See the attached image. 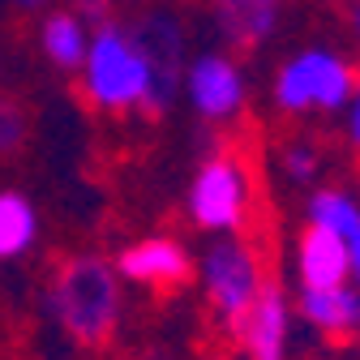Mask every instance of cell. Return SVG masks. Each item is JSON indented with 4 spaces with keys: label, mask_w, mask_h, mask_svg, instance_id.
<instances>
[{
    "label": "cell",
    "mask_w": 360,
    "mask_h": 360,
    "mask_svg": "<svg viewBox=\"0 0 360 360\" xmlns=\"http://www.w3.org/2000/svg\"><path fill=\"white\" fill-rule=\"evenodd\" d=\"M249 167L236 150L219 146L202 159L189 185V219L202 232L236 236L249 219Z\"/></svg>",
    "instance_id": "cell-5"
},
{
    "label": "cell",
    "mask_w": 360,
    "mask_h": 360,
    "mask_svg": "<svg viewBox=\"0 0 360 360\" xmlns=\"http://www.w3.org/2000/svg\"><path fill=\"white\" fill-rule=\"evenodd\" d=\"M185 90L206 124H228L245 108V73L228 52H202L185 73Z\"/></svg>",
    "instance_id": "cell-7"
},
{
    "label": "cell",
    "mask_w": 360,
    "mask_h": 360,
    "mask_svg": "<svg viewBox=\"0 0 360 360\" xmlns=\"http://www.w3.org/2000/svg\"><path fill=\"white\" fill-rule=\"evenodd\" d=\"M300 318L326 339H352L360 330V292L356 288H300Z\"/></svg>",
    "instance_id": "cell-12"
},
{
    "label": "cell",
    "mask_w": 360,
    "mask_h": 360,
    "mask_svg": "<svg viewBox=\"0 0 360 360\" xmlns=\"http://www.w3.org/2000/svg\"><path fill=\"white\" fill-rule=\"evenodd\" d=\"M142 360H176V356H167V352H150V356H142Z\"/></svg>",
    "instance_id": "cell-22"
},
{
    "label": "cell",
    "mask_w": 360,
    "mask_h": 360,
    "mask_svg": "<svg viewBox=\"0 0 360 360\" xmlns=\"http://www.w3.org/2000/svg\"><path fill=\"white\" fill-rule=\"evenodd\" d=\"M9 9H18V13H48L56 0H5Z\"/></svg>",
    "instance_id": "cell-20"
},
{
    "label": "cell",
    "mask_w": 360,
    "mask_h": 360,
    "mask_svg": "<svg viewBox=\"0 0 360 360\" xmlns=\"http://www.w3.org/2000/svg\"><path fill=\"white\" fill-rule=\"evenodd\" d=\"M296 275H300V288H343L352 279L347 240L322 228V223H309L296 236Z\"/></svg>",
    "instance_id": "cell-10"
},
{
    "label": "cell",
    "mask_w": 360,
    "mask_h": 360,
    "mask_svg": "<svg viewBox=\"0 0 360 360\" xmlns=\"http://www.w3.org/2000/svg\"><path fill=\"white\" fill-rule=\"evenodd\" d=\"M347 5H360V0H347Z\"/></svg>",
    "instance_id": "cell-23"
},
{
    "label": "cell",
    "mask_w": 360,
    "mask_h": 360,
    "mask_svg": "<svg viewBox=\"0 0 360 360\" xmlns=\"http://www.w3.org/2000/svg\"><path fill=\"white\" fill-rule=\"evenodd\" d=\"M39 48L56 69L65 73H82L86 52H90V30L73 9H48L39 22Z\"/></svg>",
    "instance_id": "cell-13"
},
{
    "label": "cell",
    "mask_w": 360,
    "mask_h": 360,
    "mask_svg": "<svg viewBox=\"0 0 360 360\" xmlns=\"http://www.w3.org/2000/svg\"><path fill=\"white\" fill-rule=\"evenodd\" d=\"M120 279L150 288V292H180L193 279V257L189 249L172 240V236H146V240H133L120 249L116 257Z\"/></svg>",
    "instance_id": "cell-8"
},
{
    "label": "cell",
    "mask_w": 360,
    "mask_h": 360,
    "mask_svg": "<svg viewBox=\"0 0 360 360\" xmlns=\"http://www.w3.org/2000/svg\"><path fill=\"white\" fill-rule=\"evenodd\" d=\"M82 95L99 112H133L150 95V65L133 26L99 22L90 30V52L82 65Z\"/></svg>",
    "instance_id": "cell-2"
},
{
    "label": "cell",
    "mask_w": 360,
    "mask_h": 360,
    "mask_svg": "<svg viewBox=\"0 0 360 360\" xmlns=\"http://www.w3.org/2000/svg\"><path fill=\"white\" fill-rule=\"evenodd\" d=\"M69 9L77 13V18H86V22H112L116 18V0H69Z\"/></svg>",
    "instance_id": "cell-18"
},
{
    "label": "cell",
    "mask_w": 360,
    "mask_h": 360,
    "mask_svg": "<svg viewBox=\"0 0 360 360\" xmlns=\"http://www.w3.org/2000/svg\"><path fill=\"white\" fill-rule=\"evenodd\" d=\"M288 326H292V309H288L283 283L275 275H266L236 335V347H245L249 360H288Z\"/></svg>",
    "instance_id": "cell-9"
},
{
    "label": "cell",
    "mask_w": 360,
    "mask_h": 360,
    "mask_svg": "<svg viewBox=\"0 0 360 360\" xmlns=\"http://www.w3.org/2000/svg\"><path fill=\"white\" fill-rule=\"evenodd\" d=\"M347 138H352V146L360 150V86H356V99H352V108H347Z\"/></svg>",
    "instance_id": "cell-19"
},
{
    "label": "cell",
    "mask_w": 360,
    "mask_h": 360,
    "mask_svg": "<svg viewBox=\"0 0 360 360\" xmlns=\"http://www.w3.org/2000/svg\"><path fill=\"white\" fill-rule=\"evenodd\" d=\"M309 223H322L352 245L360 240V202L343 189H318L309 198Z\"/></svg>",
    "instance_id": "cell-15"
},
{
    "label": "cell",
    "mask_w": 360,
    "mask_h": 360,
    "mask_svg": "<svg viewBox=\"0 0 360 360\" xmlns=\"http://www.w3.org/2000/svg\"><path fill=\"white\" fill-rule=\"evenodd\" d=\"M352 34H356V43H360V5H352Z\"/></svg>",
    "instance_id": "cell-21"
},
{
    "label": "cell",
    "mask_w": 360,
    "mask_h": 360,
    "mask_svg": "<svg viewBox=\"0 0 360 360\" xmlns=\"http://www.w3.org/2000/svg\"><path fill=\"white\" fill-rule=\"evenodd\" d=\"M133 34H138L146 65H150V95L142 103L146 120H163L176 103V95L185 90V73H189V34L185 22H180L172 9H146L138 22H133Z\"/></svg>",
    "instance_id": "cell-6"
},
{
    "label": "cell",
    "mask_w": 360,
    "mask_h": 360,
    "mask_svg": "<svg viewBox=\"0 0 360 360\" xmlns=\"http://www.w3.org/2000/svg\"><path fill=\"white\" fill-rule=\"evenodd\" d=\"M39 236V214L26 193L0 189V262L22 257Z\"/></svg>",
    "instance_id": "cell-14"
},
{
    "label": "cell",
    "mask_w": 360,
    "mask_h": 360,
    "mask_svg": "<svg viewBox=\"0 0 360 360\" xmlns=\"http://www.w3.org/2000/svg\"><path fill=\"white\" fill-rule=\"evenodd\" d=\"M30 138V116L18 99L0 95V159H13Z\"/></svg>",
    "instance_id": "cell-16"
},
{
    "label": "cell",
    "mask_w": 360,
    "mask_h": 360,
    "mask_svg": "<svg viewBox=\"0 0 360 360\" xmlns=\"http://www.w3.org/2000/svg\"><path fill=\"white\" fill-rule=\"evenodd\" d=\"M356 69L330 48H304L288 56L275 73V103L288 116L300 112H339L356 99Z\"/></svg>",
    "instance_id": "cell-4"
},
{
    "label": "cell",
    "mask_w": 360,
    "mask_h": 360,
    "mask_svg": "<svg viewBox=\"0 0 360 360\" xmlns=\"http://www.w3.org/2000/svg\"><path fill=\"white\" fill-rule=\"evenodd\" d=\"M266 279L262 270V253L245 240V236H219L206 249L202 262V288H206V304L214 313L219 330H228V339L236 343L249 309L257 300V288Z\"/></svg>",
    "instance_id": "cell-3"
},
{
    "label": "cell",
    "mask_w": 360,
    "mask_h": 360,
    "mask_svg": "<svg viewBox=\"0 0 360 360\" xmlns=\"http://www.w3.org/2000/svg\"><path fill=\"white\" fill-rule=\"evenodd\" d=\"M48 313L56 318L60 335L77 347H103L112 343L124 296H120V270L99 253H73L52 270L48 283Z\"/></svg>",
    "instance_id": "cell-1"
},
{
    "label": "cell",
    "mask_w": 360,
    "mask_h": 360,
    "mask_svg": "<svg viewBox=\"0 0 360 360\" xmlns=\"http://www.w3.org/2000/svg\"><path fill=\"white\" fill-rule=\"evenodd\" d=\"M210 9H214V26L232 48L257 52L262 43L275 39L288 0H210Z\"/></svg>",
    "instance_id": "cell-11"
},
{
    "label": "cell",
    "mask_w": 360,
    "mask_h": 360,
    "mask_svg": "<svg viewBox=\"0 0 360 360\" xmlns=\"http://www.w3.org/2000/svg\"><path fill=\"white\" fill-rule=\"evenodd\" d=\"M356 339H360V330H356Z\"/></svg>",
    "instance_id": "cell-24"
},
{
    "label": "cell",
    "mask_w": 360,
    "mask_h": 360,
    "mask_svg": "<svg viewBox=\"0 0 360 360\" xmlns=\"http://www.w3.org/2000/svg\"><path fill=\"white\" fill-rule=\"evenodd\" d=\"M318 167H322L318 150L304 146V142H296V146L283 150V172L296 180V185H313V180H318Z\"/></svg>",
    "instance_id": "cell-17"
}]
</instances>
